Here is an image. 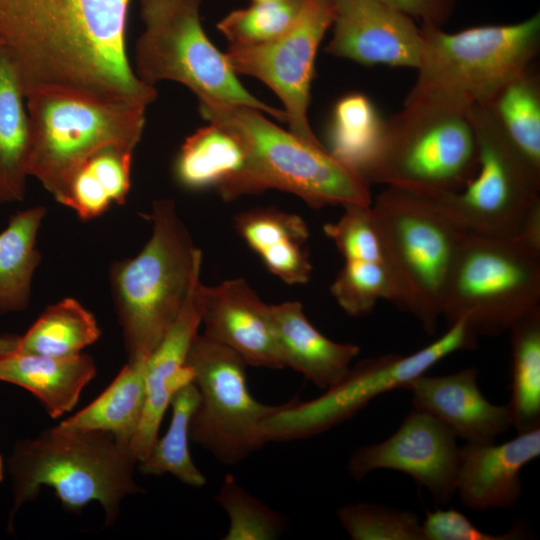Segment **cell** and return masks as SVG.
I'll list each match as a JSON object with an SVG mask.
<instances>
[{"label":"cell","instance_id":"cell-1","mask_svg":"<svg viewBox=\"0 0 540 540\" xmlns=\"http://www.w3.org/2000/svg\"><path fill=\"white\" fill-rule=\"evenodd\" d=\"M132 0H0V44L25 96L40 86L81 89L149 105L154 86L138 79L126 48Z\"/></svg>","mask_w":540,"mask_h":540},{"label":"cell","instance_id":"cell-2","mask_svg":"<svg viewBox=\"0 0 540 540\" xmlns=\"http://www.w3.org/2000/svg\"><path fill=\"white\" fill-rule=\"evenodd\" d=\"M203 118L241 143L242 172L219 195L227 201L242 195L278 189L295 194L310 207L372 202L370 185L327 151L276 126L259 110L214 99H199Z\"/></svg>","mask_w":540,"mask_h":540},{"label":"cell","instance_id":"cell-3","mask_svg":"<svg viewBox=\"0 0 540 540\" xmlns=\"http://www.w3.org/2000/svg\"><path fill=\"white\" fill-rule=\"evenodd\" d=\"M136 465L130 445L109 432L57 425L20 440L8 461L14 496L10 521L46 486L69 512L79 513L92 501L100 503L106 525H111L122 500L142 491L134 479Z\"/></svg>","mask_w":540,"mask_h":540},{"label":"cell","instance_id":"cell-4","mask_svg":"<svg viewBox=\"0 0 540 540\" xmlns=\"http://www.w3.org/2000/svg\"><path fill=\"white\" fill-rule=\"evenodd\" d=\"M152 234L133 257L114 262L109 282L128 361H145L180 312L202 252L171 199H158Z\"/></svg>","mask_w":540,"mask_h":540},{"label":"cell","instance_id":"cell-5","mask_svg":"<svg viewBox=\"0 0 540 540\" xmlns=\"http://www.w3.org/2000/svg\"><path fill=\"white\" fill-rule=\"evenodd\" d=\"M29 176L60 203L79 166L95 152L118 146L135 150L147 105L61 86L26 93Z\"/></svg>","mask_w":540,"mask_h":540},{"label":"cell","instance_id":"cell-6","mask_svg":"<svg viewBox=\"0 0 540 540\" xmlns=\"http://www.w3.org/2000/svg\"><path fill=\"white\" fill-rule=\"evenodd\" d=\"M399 308L434 334L444 287L466 233L430 195L386 186L370 205Z\"/></svg>","mask_w":540,"mask_h":540},{"label":"cell","instance_id":"cell-7","mask_svg":"<svg viewBox=\"0 0 540 540\" xmlns=\"http://www.w3.org/2000/svg\"><path fill=\"white\" fill-rule=\"evenodd\" d=\"M470 107L435 98L405 100L385 120L366 182L426 195L464 188L478 168Z\"/></svg>","mask_w":540,"mask_h":540},{"label":"cell","instance_id":"cell-8","mask_svg":"<svg viewBox=\"0 0 540 540\" xmlns=\"http://www.w3.org/2000/svg\"><path fill=\"white\" fill-rule=\"evenodd\" d=\"M416 81L405 100L435 98L465 106L486 105L528 69L540 48V13L507 25L455 33L423 25Z\"/></svg>","mask_w":540,"mask_h":540},{"label":"cell","instance_id":"cell-9","mask_svg":"<svg viewBox=\"0 0 540 540\" xmlns=\"http://www.w3.org/2000/svg\"><path fill=\"white\" fill-rule=\"evenodd\" d=\"M540 307V249L517 236L466 232L447 278L441 316L497 336Z\"/></svg>","mask_w":540,"mask_h":540},{"label":"cell","instance_id":"cell-10","mask_svg":"<svg viewBox=\"0 0 540 540\" xmlns=\"http://www.w3.org/2000/svg\"><path fill=\"white\" fill-rule=\"evenodd\" d=\"M200 5L201 0H140L144 31L136 43L133 68L138 79L150 86L176 81L198 100L240 104L286 122L284 110L265 104L242 86L226 54L204 32Z\"/></svg>","mask_w":540,"mask_h":540},{"label":"cell","instance_id":"cell-11","mask_svg":"<svg viewBox=\"0 0 540 540\" xmlns=\"http://www.w3.org/2000/svg\"><path fill=\"white\" fill-rule=\"evenodd\" d=\"M477 338L460 320L448 326L440 338L410 355L385 354L364 359L320 396L308 401L295 397L282 403L260 425V437L266 445L319 435L352 418L377 396L407 389L412 380L446 356L474 349Z\"/></svg>","mask_w":540,"mask_h":540},{"label":"cell","instance_id":"cell-12","mask_svg":"<svg viewBox=\"0 0 540 540\" xmlns=\"http://www.w3.org/2000/svg\"><path fill=\"white\" fill-rule=\"evenodd\" d=\"M470 114L478 143V168L461 190L430 195L466 232L518 236L540 205V168L511 142L486 105Z\"/></svg>","mask_w":540,"mask_h":540},{"label":"cell","instance_id":"cell-13","mask_svg":"<svg viewBox=\"0 0 540 540\" xmlns=\"http://www.w3.org/2000/svg\"><path fill=\"white\" fill-rule=\"evenodd\" d=\"M194 373L199 400L190 422V441L223 465L234 466L265 444L262 422L279 405H267L251 394L247 363L229 347L197 334L186 362Z\"/></svg>","mask_w":540,"mask_h":540},{"label":"cell","instance_id":"cell-14","mask_svg":"<svg viewBox=\"0 0 540 540\" xmlns=\"http://www.w3.org/2000/svg\"><path fill=\"white\" fill-rule=\"evenodd\" d=\"M336 0H308L295 24L279 38L258 45H229L226 57L236 74L263 81L281 99L290 132L303 141L323 145L307 119L315 56L332 26Z\"/></svg>","mask_w":540,"mask_h":540},{"label":"cell","instance_id":"cell-15","mask_svg":"<svg viewBox=\"0 0 540 540\" xmlns=\"http://www.w3.org/2000/svg\"><path fill=\"white\" fill-rule=\"evenodd\" d=\"M456 437L436 417L413 408L388 439L357 448L349 457L348 471L356 481L378 469L400 471L428 489L436 502L446 503L456 492Z\"/></svg>","mask_w":540,"mask_h":540},{"label":"cell","instance_id":"cell-16","mask_svg":"<svg viewBox=\"0 0 540 540\" xmlns=\"http://www.w3.org/2000/svg\"><path fill=\"white\" fill-rule=\"evenodd\" d=\"M334 30L325 51L363 65L417 69L423 36L413 18L382 0H336Z\"/></svg>","mask_w":540,"mask_h":540},{"label":"cell","instance_id":"cell-17","mask_svg":"<svg viewBox=\"0 0 540 540\" xmlns=\"http://www.w3.org/2000/svg\"><path fill=\"white\" fill-rule=\"evenodd\" d=\"M202 334L240 355L248 366L283 369L265 304L242 278L198 285Z\"/></svg>","mask_w":540,"mask_h":540},{"label":"cell","instance_id":"cell-18","mask_svg":"<svg viewBox=\"0 0 540 540\" xmlns=\"http://www.w3.org/2000/svg\"><path fill=\"white\" fill-rule=\"evenodd\" d=\"M199 283L200 271L195 274L176 319L147 359L143 412L130 443L138 463L146 458L158 439L159 428L173 394L193 382V370L185 362L201 325Z\"/></svg>","mask_w":540,"mask_h":540},{"label":"cell","instance_id":"cell-19","mask_svg":"<svg viewBox=\"0 0 540 540\" xmlns=\"http://www.w3.org/2000/svg\"><path fill=\"white\" fill-rule=\"evenodd\" d=\"M456 491L468 509L512 507L522 493L521 471L540 455V427L501 444L467 442L459 450Z\"/></svg>","mask_w":540,"mask_h":540},{"label":"cell","instance_id":"cell-20","mask_svg":"<svg viewBox=\"0 0 540 540\" xmlns=\"http://www.w3.org/2000/svg\"><path fill=\"white\" fill-rule=\"evenodd\" d=\"M478 369L430 376L422 374L407 389L414 408L436 417L467 442H493L511 426L507 404L487 400L477 384Z\"/></svg>","mask_w":540,"mask_h":540},{"label":"cell","instance_id":"cell-21","mask_svg":"<svg viewBox=\"0 0 540 540\" xmlns=\"http://www.w3.org/2000/svg\"><path fill=\"white\" fill-rule=\"evenodd\" d=\"M269 315L283 367L299 372L320 389L337 384L360 352L357 345L335 342L317 330L299 301L269 305Z\"/></svg>","mask_w":540,"mask_h":540},{"label":"cell","instance_id":"cell-22","mask_svg":"<svg viewBox=\"0 0 540 540\" xmlns=\"http://www.w3.org/2000/svg\"><path fill=\"white\" fill-rule=\"evenodd\" d=\"M95 374L94 359L84 353L53 358L15 350L0 356V381L32 393L54 419L76 406Z\"/></svg>","mask_w":540,"mask_h":540},{"label":"cell","instance_id":"cell-23","mask_svg":"<svg viewBox=\"0 0 540 540\" xmlns=\"http://www.w3.org/2000/svg\"><path fill=\"white\" fill-rule=\"evenodd\" d=\"M29 120L17 67L0 44V203L23 201L29 176Z\"/></svg>","mask_w":540,"mask_h":540},{"label":"cell","instance_id":"cell-24","mask_svg":"<svg viewBox=\"0 0 540 540\" xmlns=\"http://www.w3.org/2000/svg\"><path fill=\"white\" fill-rule=\"evenodd\" d=\"M133 153L109 146L89 156L73 174L60 204L84 221L123 205L131 188Z\"/></svg>","mask_w":540,"mask_h":540},{"label":"cell","instance_id":"cell-25","mask_svg":"<svg viewBox=\"0 0 540 540\" xmlns=\"http://www.w3.org/2000/svg\"><path fill=\"white\" fill-rule=\"evenodd\" d=\"M245 151L237 138L209 122L186 138L174 163L178 183L189 190L215 188L219 193L243 170Z\"/></svg>","mask_w":540,"mask_h":540},{"label":"cell","instance_id":"cell-26","mask_svg":"<svg viewBox=\"0 0 540 540\" xmlns=\"http://www.w3.org/2000/svg\"><path fill=\"white\" fill-rule=\"evenodd\" d=\"M45 215L41 205L18 211L0 232V314L24 311L30 303L41 261L37 237Z\"/></svg>","mask_w":540,"mask_h":540},{"label":"cell","instance_id":"cell-27","mask_svg":"<svg viewBox=\"0 0 540 540\" xmlns=\"http://www.w3.org/2000/svg\"><path fill=\"white\" fill-rule=\"evenodd\" d=\"M145 361H127L110 385L90 404L59 426L113 434L130 445L145 402Z\"/></svg>","mask_w":540,"mask_h":540},{"label":"cell","instance_id":"cell-28","mask_svg":"<svg viewBox=\"0 0 540 540\" xmlns=\"http://www.w3.org/2000/svg\"><path fill=\"white\" fill-rule=\"evenodd\" d=\"M384 125L385 120L368 97L348 94L334 107L325 147L334 159L366 182Z\"/></svg>","mask_w":540,"mask_h":540},{"label":"cell","instance_id":"cell-29","mask_svg":"<svg viewBox=\"0 0 540 540\" xmlns=\"http://www.w3.org/2000/svg\"><path fill=\"white\" fill-rule=\"evenodd\" d=\"M101 330L93 313L74 298L49 305L25 334L16 351L53 358L71 357L95 343Z\"/></svg>","mask_w":540,"mask_h":540},{"label":"cell","instance_id":"cell-30","mask_svg":"<svg viewBox=\"0 0 540 540\" xmlns=\"http://www.w3.org/2000/svg\"><path fill=\"white\" fill-rule=\"evenodd\" d=\"M511 397L507 404L511 425L518 433L540 427V307L510 329Z\"/></svg>","mask_w":540,"mask_h":540},{"label":"cell","instance_id":"cell-31","mask_svg":"<svg viewBox=\"0 0 540 540\" xmlns=\"http://www.w3.org/2000/svg\"><path fill=\"white\" fill-rule=\"evenodd\" d=\"M199 400L193 382L177 390L170 400L172 416L166 433L156 440L144 460L138 463L146 475L171 474L193 488L203 487L207 480L192 460L190 422Z\"/></svg>","mask_w":540,"mask_h":540},{"label":"cell","instance_id":"cell-32","mask_svg":"<svg viewBox=\"0 0 540 540\" xmlns=\"http://www.w3.org/2000/svg\"><path fill=\"white\" fill-rule=\"evenodd\" d=\"M516 148L540 168V78L531 65L486 104Z\"/></svg>","mask_w":540,"mask_h":540},{"label":"cell","instance_id":"cell-33","mask_svg":"<svg viewBox=\"0 0 540 540\" xmlns=\"http://www.w3.org/2000/svg\"><path fill=\"white\" fill-rule=\"evenodd\" d=\"M308 0H268L227 14L218 30L230 45L251 46L273 41L286 33L298 20Z\"/></svg>","mask_w":540,"mask_h":540},{"label":"cell","instance_id":"cell-34","mask_svg":"<svg viewBox=\"0 0 540 540\" xmlns=\"http://www.w3.org/2000/svg\"><path fill=\"white\" fill-rule=\"evenodd\" d=\"M215 501L229 520L223 540H273L287 529V520L241 486L232 474L223 478Z\"/></svg>","mask_w":540,"mask_h":540},{"label":"cell","instance_id":"cell-35","mask_svg":"<svg viewBox=\"0 0 540 540\" xmlns=\"http://www.w3.org/2000/svg\"><path fill=\"white\" fill-rule=\"evenodd\" d=\"M336 516L353 540H424L421 521L409 510L349 503L340 506Z\"/></svg>","mask_w":540,"mask_h":540},{"label":"cell","instance_id":"cell-36","mask_svg":"<svg viewBox=\"0 0 540 540\" xmlns=\"http://www.w3.org/2000/svg\"><path fill=\"white\" fill-rule=\"evenodd\" d=\"M330 290L338 305L353 317L369 314L381 299L396 302L393 282L382 262L345 261Z\"/></svg>","mask_w":540,"mask_h":540},{"label":"cell","instance_id":"cell-37","mask_svg":"<svg viewBox=\"0 0 540 540\" xmlns=\"http://www.w3.org/2000/svg\"><path fill=\"white\" fill-rule=\"evenodd\" d=\"M238 234L257 254L285 241L306 242L309 231L298 215L275 208H255L239 213L234 219Z\"/></svg>","mask_w":540,"mask_h":540},{"label":"cell","instance_id":"cell-38","mask_svg":"<svg viewBox=\"0 0 540 540\" xmlns=\"http://www.w3.org/2000/svg\"><path fill=\"white\" fill-rule=\"evenodd\" d=\"M370 205H345L343 215L323 227L325 235L333 241L345 261L383 263Z\"/></svg>","mask_w":540,"mask_h":540},{"label":"cell","instance_id":"cell-39","mask_svg":"<svg viewBox=\"0 0 540 540\" xmlns=\"http://www.w3.org/2000/svg\"><path fill=\"white\" fill-rule=\"evenodd\" d=\"M421 525L424 540H513L523 536L521 527L502 534L486 533L452 508L427 511Z\"/></svg>","mask_w":540,"mask_h":540},{"label":"cell","instance_id":"cell-40","mask_svg":"<svg viewBox=\"0 0 540 540\" xmlns=\"http://www.w3.org/2000/svg\"><path fill=\"white\" fill-rule=\"evenodd\" d=\"M305 242L285 241L264 249L258 255L266 268L289 285L304 284L312 272Z\"/></svg>","mask_w":540,"mask_h":540},{"label":"cell","instance_id":"cell-41","mask_svg":"<svg viewBox=\"0 0 540 540\" xmlns=\"http://www.w3.org/2000/svg\"><path fill=\"white\" fill-rule=\"evenodd\" d=\"M423 25L442 27L452 16L458 0H382Z\"/></svg>","mask_w":540,"mask_h":540},{"label":"cell","instance_id":"cell-42","mask_svg":"<svg viewBox=\"0 0 540 540\" xmlns=\"http://www.w3.org/2000/svg\"><path fill=\"white\" fill-rule=\"evenodd\" d=\"M19 335H0V356L11 353L17 349Z\"/></svg>","mask_w":540,"mask_h":540},{"label":"cell","instance_id":"cell-43","mask_svg":"<svg viewBox=\"0 0 540 540\" xmlns=\"http://www.w3.org/2000/svg\"><path fill=\"white\" fill-rule=\"evenodd\" d=\"M3 476H4V465H3L2 456L0 455V482L3 479Z\"/></svg>","mask_w":540,"mask_h":540},{"label":"cell","instance_id":"cell-44","mask_svg":"<svg viewBox=\"0 0 540 540\" xmlns=\"http://www.w3.org/2000/svg\"><path fill=\"white\" fill-rule=\"evenodd\" d=\"M253 2H258V1H268V0H252Z\"/></svg>","mask_w":540,"mask_h":540}]
</instances>
